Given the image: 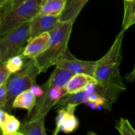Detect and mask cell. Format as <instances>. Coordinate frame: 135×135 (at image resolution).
<instances>
[{"label": "cell", "instance_id": "obj_20", "mask_svg": "<svg viewBox=\"0 0 135 135\" xmlns=\"http://www.w3.org/2000/svg\"><path fill=\"white\" fill-rule=\"evenodd\" d=\"M26 1H28V0H8L6 4L2 8L3 15L13 10L15 8H16L18 5H20L22 3L25 2Z\"/></svg>", "mask_w": 135, "mask_h": 135}, {"label": "cell", "instance_id": "obj_14", "mask_svg": "<svg viewBox=\"0 0 135 135\" xmlns=\"http://www.w3.org/2000/svg\"><path fill=\"white\" fill-rule=\"evenodd\" d=\"M36 97L29 90L21 92L14 100L13 103V109H24L28 111L30 114L36 104Z\"/></svg>", "mask_w": 135, "mask_h": 135}, {"label": "cell", "instance_id": "obj_17", "mask_svg": "<svg viewBox=\"0 0 135 135\" xmlns=\"http://www.w3.org/2000/svg\"><path fill=\"white\" fill-rule=\"evenodd\" d=\"M89 100V96L83 91L73 94H65L55 105V108H64L68 105H75L77 106L79 104L86 102Z\"/></svg>", "mask_w": 135, "mask_h": 135}, {"label": "cell", "instance_id": "obj_19", "mask_svg": "<svg viewBox=\"0 0 135 135\" xmlns=\"http://www.w3.org/2000/svg\"><path fill=\"white\" fill-rule=\"evenodd\" d=\"M115 128L119 135H135V129L127 119L120 118L116 122Z\"/></svg>", "mask_w": 135, "mask_h": 135}, {"label": "cell", "instance_id": "obj_23", "mask_svg": "<svg viewBox=\"0 0 135 135\" xmlns=\"http://www.w3.org/2000/svg\"><path fill=\"white\" fill-rule=\"evenodd\" d=\"M29 90L34 95L36 98H40L44 94L45 91L44 90V88H42V86H38V84H34V85L32 86L30 88H29Z\"/></svg>", "mask_w": 135, "mask_h": 135}, {"label": "cell", "instance_id": "obj_27", "mask_svg": "<svg viewBox=\"0 0 135 135\" xmlns=\"http://www.w3.org/2000/svg\"><path fill=\"white\" fill-rule=\"evenodd\" d=\"M2 17H3V11L2 9H0V24H1V20H2Z\"/></svg>", "mask_w": 135, "mask_h": 135}, {"label": "cell", "instance_id": "obj_28", "mask_svg": "<svg viewBox=\"0 0 135 135\" xmlns=\"http://www.w3.org/2000/svg\"><path fill=\"white\" fill-rule=\"evenodd\" d=\"M86 135H98V134H96V133H94V132L91 131V132H89V133H87V134H86Z\"/></svg>", "mask_w": 135, "mask_h": 135}, {"label": "cell", "instance_id": "obj_10", "mask_svg": "<svg viewBox=\"0 0 135 135\" xmlns=\"http://www.w3.org/2000/svg\"><path fill=\"white\" fill-rule=\"evenodd\" d=\"M60 21V15L37 14L30 21L31 38L50 32Z\"/></svg>", "mask_w": 135, "mask_h": 135}, {"label": "cell", "instance_id": "obj_12", "mask_svg": "<svg viewBox=\"0 0 135 135\" xmlns=\"http://www.w3.org/2000/svg\"><path fill=\"white\" fill-rule=\"evenodd\" d=\"M90 83H97L96 79L86 74H75L63 88L65 94L83 91Z\"/></svg>", "mask_w": 135, "mask_h": 135}, {"label": "cell", "instance_id": "obj_21", "mask_svg": "<svg viewBox=\"0 0 135 135\" xmlns=\"http://www.w3.org/2000/svg\"><path fill=\"white\" fill-rule=\"evenodd\" d=\"M7 82L0 85V108L5 109L7 102Z\"/></svg>", "mask_w": 135, "mask_h": 135}, {"label": "cell", "instance_id": "obj_13", "mask_svg": "<svg viewBox=\"0 0 135 135\" xmlns=\"http://www.w3.org/2000/svg\"><path fill=\"white\" fill-rule=\"evenodd\" d=\"M89 0H67L65 7L60 16V21L75 22L78 15Z\"/></svg>", "mask_w": 135, "mask_h": 135}, {"label": "cell", "instance_id": "obj_8", "mask_svg": "<svg viewBox=\"0 0 135 135\" xmlns=\"http://www.w3.org/2000/svg\"><path fill=\"white\" fill-rule=\"evenodd\" d=\"M76 105H68L64 108H61L57 112L55 118V129L54 134L57 135L59 132L66 134L75 131L79 126V121L75 115Z\"/></svg>", "mask_w": 135, "mask_h": 135}, {"label": "cell", "instance_id": "obj_18", "mask_svg": "<svg viewBox=\"0 0 135 135\" xmlns=\"http://www.w3.org/2000/svg\"><path fill=\"white\" fill-rule=\"evenodd\" d=\"M5 63V66L11 74L21 71L25 64V57L22 54L15 55L8 59Z\"/></svg>", "mask_w": 135, "mask_h": 135}, {"label": "cell", "instance_id": "obj_7", "mask_svg": "<svg viewBox=\"0 0 135 135\" xmlns=\"http://www.w3.org/2000/svg\"><path fill=\"white\" fill-rule=\"evenodd\" d=\"M96 65L97 61H85L76 59L68 50L65 55L59 59L55 66L65 69L75 75L83 73L94 77Z\"/></svg>", "mask_w": 135, "mask_h": 135}, {"label": "cell", "instance_id": "obj_15", "mask_svg": "<svg viewBox=\"0 0 135 135\" xmlns=\"http://www.w3.org/2000/svg\"><path fill=\"white\" fill-rule=\"evenodd\" d=\"M74 75L75 74L65 69L56 66L47 82L51 86L63 88Z\"/></svg>", "mask_w": 135, "mask_h": 135}, {"label": "cell", "instance_id": "obj_26", "mask_svg": "<svg viewBox=\"0 0 135 135\" xmlns=\"http://www.w3.org/2000/svg\"><path fill=\"white\" fill-rule=\"evenodd\" d=\"M7 1L8 0H0V9H2L3 7L6 4Z\"/></svg>", "mask_w": 135, "mask_h": 135}, {"label": "cell", "instance_id": "obj_29", "mask_svg": "<svg viewBox=\"0 0 135 135\" xmlns=\"http://www.w3.org/2000/svg\"><path fill=\"white\" fill-rule=\"evenodd\" d=\"M133 25H134V24H135V11H134V15H133Z\"/></svg>", "mask_w": 135, "mask_h": 135}, {"label": "cell", "instance_id": "obj_24", "mask_svg": "<svg viewBox=\"0 0 135 135\" xmlns=\"http://www.w3.org/2000/svg\"><path fill=\"white\" fill-rule=\"evenodd\" d=\"M125 79L127 82H129V83H133L134 82L135 79V64L133 67V71L131 73H128L127 75L125 76Z\"/></svg>", "mask_w": 135, "mask_h": 135}, {"label": "cell", "instance_id": "obj_30", "mask_svg": "<svg viewBox=\"0 0 135 135\" xmlns=\"http://www.w3.org/2000/svg\"><path fill=\"white\" fill-rule=\"evenodd\" d=\"M134 0H125V2H133Z\"/></svg>", "mask_w": 135, "mask_h": 135}, {"label": "cell", "instance_id": "obj_25", "mask_svg": "<svg viewBox=\"0 0 135 135\" xmlns=\"http://www.w3.org/2000/svg\"><path fill=\"white\" fill-rule=\"evenodd\" d=\"M3 135H25L21 131H18L15 132V133H9V134H4Z\"/></svg>", "mask_w": 135, "mask_h": 135}, {"label": "cell", "instance_id": "obj_6", "mask_svg": "<svg viewBox=\"0 0 135 135\" xmlns=\"http://www.w3.org/2000/svg\"><path fill=\"white\" fill-rule=\"evenodd\" d=\"M45 93L37 100L32 112L28 114V117L44 116L46 117L53 107L55 106L58 101L65 94L63 88L51 86L47 81L42 85Z\"/></svg>", "mask_w": 135, "mask_h": 135}, {"label": "cell", "instance_id": "obj_9", "mask_svg": "<svg viewBox=\"0 0 135 135\" xmlns=\"http://www.w3.org/2000/svg\"><path fill=\"white\" fill-rule=\"evenodd\" d=\"M50 41V32L42 33L30 38L22 52L25 59H35L49 47Z\"/></svg>", "mask_w": 135, "mask_h": 135}, {"label": "cell", "instance_id": "obj_32", "mask_svg": "<svg viewBox=\"0 0 135 135\" xmlns=\"http://www.w3.org/2000/svg\"><path fill=\"white\" fill-rule=\"evenodd\" d=\"M0 63H1V55H0Z\"/></svg>", "mask_w": 135, "mask_h": 135}, {"label": "cell", "instance_id": "obj_31", "mask_svg": "<svg viewBox=\"0 0 135 135\" xmlns=\"http://www.w3.org/2000/svg\"><path fill=\"white\" fill-rule=\"evenodd\" d=\"M0 135H3V133H2V131H1V128H0Z\"/></svg>", "mask_w": 135, "mask_h": 135}, {"label": "cell", "instance_id": "obj_2", "mask_svg": "<svg viewBox=\"0 0 135 135\" xmlns=\"http://www.w3.org/2000/svg\"><path fill=\"white\" fill-rule=\"evenodd\" d=\"M74 22L59 21L53 30L49 32L50 41L49 47L35 58L34 61L41 73H45L51 67L56 65L68 50V44Z\"/></svg>", "mask_w": 135, "mask_h": 135}, {"label": "cell", "instance_id": "obj_22", "mask_svg": "<svg viewBox=\"0 0 135 135\" xmlns=\"http://www.w3.org/2000/svg\"><path fill=\"white\" fill-rule=\"evenodd\" d=\"M11 75V73L7 69L5 63H1L0 64V85L6 83Z\"/></svg>", "mask_w": 135, "mask_h": 135}, {"label": "cell", "instance_id": "obj_16", "mask_svg": "<svg viewBox=\"0 0 135 135\" xmlns=\"http://www.w3.org/2000/svg\"><path fill=\"white\" fill-rule=\"evenodd\" d=\"M67 0H42L39 14L60 15L65 7Z\"/></svg>", "mask_w": 135, "mask_h": 135}, {"label": "cell", "instance_id": "obj_11", "mask_svg": "<svg viewBox=\"0 0 135 135\" xmlns=\"http://www.w3.org/2000/svg\"><path fill=\"white\" fill-rule=\"evenodd\" d=\"M44 116H26L21 123L20 131L25 135H47L45 127Z\"/></svg>", "mask_w": 135, "mask_h": 135}, {"label": "cell", "instance_id": "obj_4", "mask_svg": "<svg viewBox=\"0 0 135 135\" xmlns=\"http://www.w3.org/2000/svg\"><path fill=\"white\" fill-rule=\"evenodd\" d=\"M30 38V22L13 29L0 37L1 63H5L10 58L22 54Z\"/></svg>", "mask_w": 135, "mask_h": 135}, {"label": "cell", "instance_id": "obj_3", "mask_svg": "<svg viewBox=\"0 0 135 135\" xmlns=\"http://www.w3.org/2000/svg\"><path fill=\"white\" fill-rule=\"evenodd\" d=\"M40 73L34 59H27L21 71L11 75L7 81V102L5 111L8 113L11 112L15 98L21 92L29 90L32 86L36 84L37 76Z\"/></svg>", "mask_w": 135, "mask_h": 135}, {"label": "cell", "instance_id": "obj_1", "mask_svg": "<svg viewBox=\"0 0 135 135\" xmlns=\"http://www.w3.org/2000/svg\"><path fill=\"white\" fill-rule=\"evenodd\" d=\"M125 32L126 30L122 28L108 52L97 61L94 75L98 83L95 93L106 100V109L108 111H111L120 94L127 89L120 73V65L123 59L122 43Z\"/></svg>", "mask_w": 135, "mask_h": 135}, {"label": "cell", "instance_id": "obj_5", "mask_svg": "<svg viewBox=\"0 0 135 135\" xmlns=\"http://www.w3.org/2000/svg\"><path fill=\"white\" fill-rule=\"evenodd\" d=\"M42 0H28L3 15L0 24V37L24 25L38 14Z\"/></svg>", "mask_w": 135, "mask_h": 135}]
</instances>
